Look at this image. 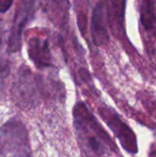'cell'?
<instances>
[{"label":"cell","mask_w":156,"mask_h":157,"mask_svg":"<svg viewBox=\"0 0 156 157\" xmlns=\"http://www.w3.org/2000/svg\"><path fill=\"white\" fill-rule=\"evenodd\" d=\"M11 0H0V13H6L12 6Z\"/></svg>","instance_id":"cell-9"},{"label":"cell","mask_w":156,"mask_h":157,"mask_svg":"<svg viewBox=\"0 0 156 157\" xmlns=\"http://www.w3.org/2000/svg\"><path fill=\"white\" fill-rule=\"evenodd\" d=\"M14 95L17 104L24 109L31 108L38 102L39 83L31 71L23 66L19 69L14 85Z\"/></svg>","instance_id":"cell-4"},{"label":"cell","mask_w":156,"mask_h":157,"mask_svg":"<svg viewBox=\"0 0 156 157\" xmlns=\"http://www.w3.org/2000/svg\"><path fill=\"white\" fill-rule=\"evenodd\" d=\"M108 10V20L113 30H121L123 26L124 10L126 2H111Z\"/></svg>","instance_id":"cell-8"},{"label":"cell","mask_w":156,"mask_h":157,"mask_svg":"<svg viewBox=\"0 0 156 157\" xmlns=\"http://www.w3.org/2000/svg\"><path fill=\"white\" fill-rule=\"evenodd\" d=\"M28 53L38 68L42 69L53 66L48 40L40 37L30 38L28 42Z\"/></svg>","instance_id":"cell-6"},{"label":"cell","mask_w":156,"mask_h":157,"mask_svg":"<svg viewBox=\"0 0 156 157\" xmlns=\"http://www.w3.org/2000/svg\"><path fill=\"white\" fill-rule=\"evenodd\" d=\"M91 36L97 46H104L109 41V34L105 21V6L99 2L93 10L91 17Z\"/></svg>","instance_id":"cell-7"},{"label":"cell","mask_w":156,"mask_h":157,"mask_svg":"<svg viewBox=\"0 0 156 157\" xmlns=\"http://www.w3.org/2000/svg\"><path fill=\"white\" fill-rule=\"evenodd\" d=\"M74 127L78 143L88 157H107L119 153L116 144L84 102H77L73 109Z\"/></svg>","instance_id":"cell-1"},{"label":"cell","mask_w":156,"mask_h":157,"mask_svg":"<svg viewBox=\"0 0 156 157\" xmlns=\"http://www.w3.org/2000/svg\"><path fill=\"white\" fill-rule=\"evenodd\" d=\"M34 4L33 1H24L16 12L7 41V48L11 52H17L21 49L22 33L34 14Z\"/></svg>","instance_id":"cell-5"},{"label":"cell","mask_w":156,"mask_h":157,"mask_svg":"<svg viewBox=\"0 0 156 157\" xmlns=\"http://www.w3.org/2000/svg\"><path fill=\"white\" fill-rule=\"evenodd\" d=\"M98 113L119 140L122 148L129 154L136 155L138 153V143L132 129L121 120L115 110L107 106L99 107Z\"/></svg>","instance_id":"cell-3"},{"label":"cell","mask_w":156,"mask_h":157,"mask_svg":"<svg viewBox=\"0 0 156 157\" xmlns=\"http://www.w3.org/2000/svg\"><path fill=\"white\" fill-rule=\"evenodd\" d=\"M0 155L4 157H30L29 137L25 125L13 118L0 129Z\"/></svg>","instance_id":"cell-2"}]
</instances>
